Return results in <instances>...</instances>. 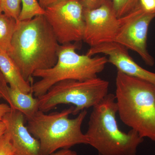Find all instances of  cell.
Segmentation results:
<instances>
[{"label":"cell","mask_w":155,"mask_h":155,"mask_svg":"<svg viewBox=\"0 0 155 155\" xmlns=\"http://www.w3.org/2000/svg\"><path fill=\"white\" fill-rule=\"evenodd\" d=\"M60 45L44 15H39L17 22L9 54L29 82L35 71L55 65Z\"/></svg>","instance_id":"cell-1"},{"label":"cell","mask_w":155,"mask_h":155,"mask_svg":"<svg viewBox=\"0 0 155 155\" xmlns=\"http://www.w3.org/2000/svg\"><path fill=\"white\" fill-rule=\"evenodd\" d=\"M116 100L121 121L141 137L155 142V86L117 71Z\"/></svg>","instance_id":"cell-2"},{"label":"cell","mask_w":155,"mask_h":155,"mask_svg":"<svg viewBox=\"0 0 155 155\" xmlns=\"http://www.w3.org/2000/svg\"><path fill=\"white\" fill-rule=\"evenodd\" d=\"M118 108L115 95L108 94L93 108L85 134L88 144L99 155H137L144 140L134 130H120L116 119Z\"/></svg>","instance_id":"cell-3"},{"label":"cell","mask_w":155,"mask_h":155,"mask_svg":"<svg viewBox=\"0 0 155 155\" xmlns=\"http://www.w3.org/2000/svg\"><path fill=\"white\" fill-rule=\"evenodd\" d=\"M74 109L71 107L49 114L39 110L26 119L28 130L39 141L41 155L51 154L60 149H69L76 145L88 144L81 129L87 111L84 110L74 119H70Z\"/></svg>","instance_id":"cell-4"},{"label":"cell","mask_w":155,"mask_h":155,"mask_svg":"<svg viewBox=\"0 0 155 155\" xmlns=\"http://www.w3.org/2000/svg\"><path fill=\"white\" fill-rule=\"evenodd\" d=\"M77 42L61 45L58 59L54 66L49 69L34 72L32 77L40 80L31 84L33 95L38 97L44 94L53 85L63 81H83L95 78L102 72L108 63L105 56H89L76 52Z\"/></svg>","instance_id":"cell-5"},{"label":"cell","mask_w":155,"mask_h":155,"mask_svg":"<svg viewBox=\"0 0 155 155\" xmlns=\"http://www.w3.org/2000/svg\"><path fill=\"white\" fill-rule=\"evenodd\" d=\"M109 81L98 77L83 81H63L37 97L39 109L46 113L59 105L72 104V115H77L97 105L109 94Z\"/></svg>","instance_id":"cell-6"},{"label":"cell","mask_w":155,"mask_h":155,"mask_svg":"<svg viewBox=\"0 0 155 155\" xmlns=\"http://www.w3.org/2000/svg\"><path fill=\"white\" fill-rule=\"evenodd\" d=\"M84 10L80 0H61L45 9V17L60 45L83 41Z\"/></svg>","instance_id":"cell-7"},{"label":"cell","mask_w":155,"mask_h":155,"mask_svg":"<svg viewBox=\"0 0 155 155\" xmlns=\"http://www.w3.org/2000/svg\"><path fill=\"white\" fill-rule=\"evenodd\" d=\"M155 15L144 14L134 9L120 18V25L114 41L138 54L146 64L152 67L155 60L147 49V39L150 23Z\"/></svg>","instance_id":"cell-8"},{"label":"cell","mask_w":155,"mask_h":155,"mask_svg":"<svg viewBox=\"0 0 155 155\" xmlns=\"http://www.w3.org/2000/svg\"><path fill=\"white\" fill-rule=\"evenodd\" d=\"M85 29L83 41L91 47L114 41L120 22L112 0H105L99 7L84 9Z\"/></svg>","instance_id":"cell-9"},{"label":"cell","mask_w":155,"mask_h":155,"mask_svg":"<svg viewBox=\"0 0 155 155\" xmlns=\"http://www.w3.org/2000/svg\"><path fill=\"white\" fill-rule=\"evenodd\" d=\"M126 48L115 41L106 43L91 47L86 54L105 55L108 63L116 67L118 71L126 75L146 81L155 86V73L150 72L137 64Z\"/></svg>","instance_id":"cell-10"},{"label":"cell","mask_w":155,"mask_h":155,"mask_svg":"<svg viewBox=\"0 0 155 155\" xmlns=\"http://www.w3.org/2000/svg\"><path fill=\"white\" fill-rule=\"evenodd\" d=\"M25 116L17 110L11 109L3 122L5 124L16 155H41L40 144L25 125Z\"/></svg>","instance_id":"cell-11"},{"label":"cell","mask_w":155,"mask_h":155,"mask_svg":"<svg viewBox=\"0 0 155 155\" xmlns=\"http://www.w3.org/2000/svg\"><path fill=\"white\" fill-rule=\"evenodd\" d=\"M33 94L32 92L26 93L8 85L4 99L8 103L11 109L22 113L26 120L39 110L38 99L34 97Z\"/></svg>","instance_id":"cell-12"},{"label":"cell","mask_w":155,"mask_h":155,"mask_svg":"<svg viewBox=\"0 0 155 155\" xmlns=\"http://www.w3.org/2000/svg\"><path fill=\"white\" fill-rule=\"evenodd\" d=\"M0 72L9 86L26 93L32 92L31 84L23 78L17 64L8 53L1 49Z\"/></svg>","instance_id":"cell-13"},{"label":"cell","mask_w":155,"mask_h":155,"mask_svg":"<svg viewBox=\"0 0 155 155\" xmlns=\"http://www.w3.org/2000/svg\"><path fill=\"white\" fill-rule=\"evenodd\" d=\"M17 22L14 18L2 13L0 14V49L10 53Z\"/></svg>","instance_id":"cell-14"},{"label":"cell","mask_w":155,"mask_h":155,"mask_svg":"<svg viewBox=\"0 0 155 155\" xmlns=\"http://www.w3.org/2000/svg\"><path fill=\"white\" fill-rule=\"evenodd\" d=\"M21 1L22 6L19 21L29 20L39 15H45V9L41 6L38 0H21Z\"/></svg>","instance_id":"cell-15"},{"label":"cell","mask_w":155,"mask_h":155,"mask_svg":"<svg viewBox=\"0 0 155 155\" xmlns=\"http://www.w3.org/2000/svg\"><path fill=\"white\" fill-rule=\"evenodd\" d=\"M116 15L119 19L124 17L135 8L139 0H112Z\"/></svg>","instance_id":"cell-16"},{"label":"cell","mask_w":155,"mask_h":155,"mask_svg":"<svg viewBox=\"0 0 155 155\" xmlns=\"http://www.w3.org/2000/svg\"><path fill=\"white\" fill-rule=\"evenodd\" d=\"M21 0H1L2 13L14 18L18 22L21 12Z\"/></svg>","instance_id":"cell-17"},{"label":"cell","mask_w":155,"mask_h":155,"mask_svg":"<svg viewBox=\"0 0 155 155\" xmlns=\"http://www.w3.org/2000/svg\"><path fill=\"white\" fill-rule=\"evenodd\" d=\"M15 150L9 134L6 131L0 139V155H14Z\"/></svg>","instance_id":"cell-18"},{"label":"cell","mask_w":155,"mask_h":155,"mask_svg":"<svg viewBox=\"0 0 155 155\" xmlns=\"http://www.w3.org/2000/svg\"><path fill=\"white\" fill-rule=\"evenodd\" d=\"M134 9L144 14L155 15V0H139L137 5Z\"/></svg>","instance_id":"cell-19"},{"label":"cell","mask_w":155,"mask_h":155,"mask_svg":"<svg viewBox=\"0 0 155 155\" xmlns=\"http://www.w3.org/2000/svg\"><path fill=\"white\" fill-rule=\"evenodd\" d=\"M84 9H93L101 6L105 0H80Z\"/></svg>","instance_id":"cell-20"},{"label":"cell","mask_w":155,"mask_h":155,"mask_svg":"<svg viewBox=\"0 0 155 155\" xmlns=\"http://www.w3.org/2000/svg\"><path fill=\"white\" fill-rule=\"evenodd\" d=\"M8 84L6 82L4 76L0 72V99L5 98V96L7 87Z\"/></svg>","instance_id":"cell-21"},{"label":"cell","mask_w":155,"mask_h":155,"mask_svg":"<svg viewBox=\"0 0 155 155\" xmlns=\"http://www.w3.org/2000/svg\"><path fill=\"white\" fill-rule=\"evenodd\" d=\"M11 110L9 105L5 104H0V123L2 122L5 116Z\"/></svg>","instance_id":"cell-22"},{"label":"cell","mask_w":155,"mask_h":155,"mask_svg":"<svg viewBox=\"0 0 155 155\" xmlns=\"http://www.w3.org/2000/svg\"><path fill=\"white\" fill-rule=\"evenodd\" d=\"M61 0H38L40 5L44 9Z\"/></svg>","instance_id":"cell-23"},{"label":"cell","mask_w":155,"mask_h":155,"mask_svg":"<svg viewBox=\"0 0 155 155\" xmlns=\"http://www.w3.org/2000/svg\"><path fill=\"white\" fill-rule=\"evenodd\" d=\"M50 155H78L77 153L69 149H61Z\"/></svg>","instance_id":"cell-24"},{"label":"cell","mask_w":155,"mask_h":155,"mask_svg":"<svg viewBox=\"0 0 155 155\" xmlns=\"http://www.w3.org/2000/svg\"><path fill=\"white\" fill-rule=\"evenodd\" d=\"M7 130L5 124L3 122L0 123V139L2 137L5 133Z\"/></svg>","instance_id":"cell-25"},{"label":"cell","mask_w":155,"mask_h":155,"mask_svg":"<svg viewBox=\"0 0 155 155\" xmlns=\"http://www.w3.org/2000/svg\"><path fill=\"white\" fill-rule=\"evenodd\" d=\"M2 8H1V0H0V14H2Z\"/></svg>","instance_id":"cell-26"},{"label":"cell","mask_w":155,"mask_h":155,"mask_svg":"<svg viewBox=\"0 0 155 155\" xmlns=\"http://www.w3.org/2000/svg\"><path fill=\"white\" fill-rule=\"evenodd\" d=\"M16 155L15 154V155Z\"/></svg>","instance_id":"cell-27"}]
</instances>
